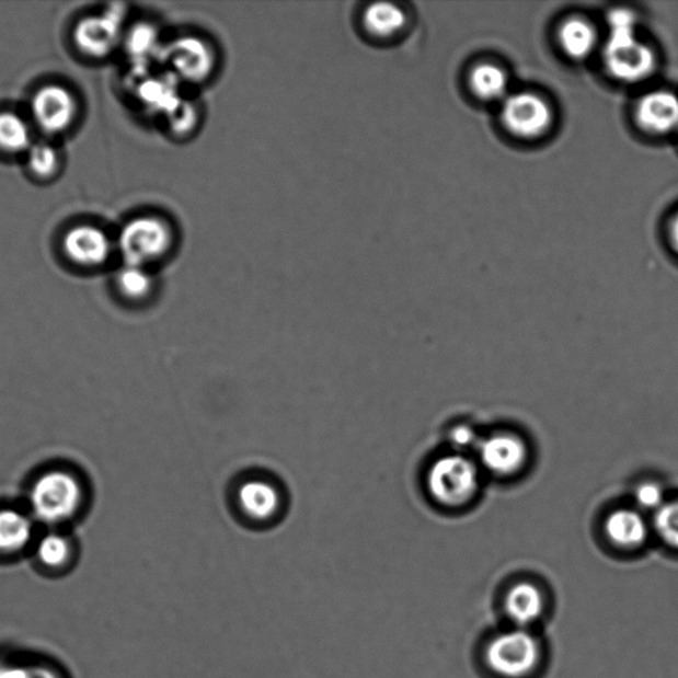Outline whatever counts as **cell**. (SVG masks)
<instances>
[{
  "label": "cell",
  "mask_w": 678,
  "mask_h": 678,
  "mask_svg": "<svg viewBox=\"0 0 678 678\" xmlns=\"http://www.w3.org/2000/svg\"><path fill=\"white\" fill-rule=\"evenodd\" d=\"M175 245L173 225L160 215H142L123 227L118 250L125 264L149 268L166 258Z\"/></svg>",
  "instance_id": "1"
},
{
  "label": "cell",
  "mask_w": 678,
  "mask_h": 678,
  "mask_svg": "<svg viewBox=\"0 0 678 678\" xmlns=\"http://www.w3.org/2000/svg\"><path fill=\"white\" fill-rule=\"evenodd\" d=\"M480 459L487 471L509 476L525 464L526 447L516 436L494 435L481 443Z\"/></svg>",
  "instance_id": "12"
},
{
  "label": "cell",
  "mask_w": 678,
  "mask_h": 678,
  "mask_svg": "<svg viewBox=\"0 0 678 678\" xmlns=\"http://www.w3.org/2000/svg\"><path fill=\"white\" fill-rule=\"evenodd\" d=\"M119 23L112 16H90L82 19L74 30L76 46L87 56L105 57L117 46Z\"/></svg>",
  "instance_id": "13"
},
{
  "label": "cell",
  "mask_w": 678,
  "mask_h": 678,
  "mask_svg": "<svg viewBox=\"0 0 678 678\" xmlns=\"http://www.w3.org/2000/svg\"><path fill=\"white\" fill-rule=\"evenodd\" d=\"M471 85L474 93L483 100H497L505 96L508 90V78L503 69L483 65L473 69Z\"/></svg>",
  "instance_id": "21"
},
{
  "label": "cell",
  "mask_w": 678,
  "mask_h": 678,
  "mask_svg": "<svg viewBox=\"0 0 678 678\" xmlns=\"http://www.w3.org/2000/svg\"><path fill=\"white\" fill-rule=\"evenodd\" d=\"M449 439H451L455 448L466 449L474 446V443H476V434H474L471 427L459 426L452 429Z\"/></svg>",
  "instance_id": "29"
},
{
  "label": "cell",
  "mask_w": 678,
  "mask_h": 678,
  "mask_svg": "<svg viewBox=\"0 0 678 678\" xmlns=\"http://www.w3.org/2000/svg\"><path fill=\"white\" fill-rule=\"evenodd\" d=\"M540 640L530 630L513 629L494 635L485 646L484 660L501 678H525L541 663Z\"/></svg>",
  "instance_id": "3"
},
{
  "label": "cell",
  "mask_w": 678,
  "mask_h": 678,
  "mask_svg": "<svg viewBox=\"0 0 678 678\" xmlns=\"http://www.w3.org/2000/svg\"><path fill=\"white\" fill-rule=\"evenodd\" d=\"M636 117L642 128L655 135H667L678 129V96L668 91L646 94L640 101Z\"/></svg>",
  "instance_id": "14"
},
{
  "label": "cell",
  "mask_w": 678,
  "mask_h": 678,
  "mask_svg": "<svg viewBox=\"0 0 678 678\" xmlns=\"http://www.w3.org/2000/svg\"><path fill=\"white\" fill-rule=\"evenodd\" d=\"M560 42L565 53L573 59H585L595 47L597 35L582 19H568L560 30Z\"/></svg>",
  "instance_id": "20"
},
{
  "label": "cell",
  "mask_w": 678,
  "mask_h": 678,
  "mask_svg": "<svg viewBox=\"0 0 678 678\" xmlns=\"http://www.w3.org/2000/svg\"><path fill=\"white\" fill-rule=\"evenodd\" d=\"M635 498L639 506H642L643 509L658 510L665 504L662 487L651 483L640 485Z\"/></svg>",
  "instance_id": "26"
},
{
  "label": "cell",
  "mask_w": 678,
  "mask_h": 678,
  "mask_svg": "<svg viewBox=\"0 0 678 678\" xmlns=\"http://www.w3.org/2000/svg\"><path fill=\"white\" fill-rule=\"evenodd\" d=\"M547 608L542 589L530 582H519L504 598V612L517 629L530 630L540 622Z\"/></svg>",
  "instance_id": "11"
},
{
  "label": "cell",
  "mask_w": 678,
  "mask_h": 678,
  "mask_svg": "<svg viewBox=\"0 0 678 678\" xmlns=\"http://www.w3.org/2000/svg\"><path fill=\"white\" fill-rule=\"evenodd\" d=\"M427 484L437 503L459 506L468 503L478 491V468L462 456H446L430 467Z\"/></svg>",
  "instance_id": "5"
},
{
  "label": "cell",
  "mask_w": 678,
  "mask_h": 678,
  "mask_svg": "<svg viewBox=\"0 0 678 678\" xmlns=\"http://www.w3.org/2000/svg\"><path fill=\"white\" fill-rule=\"evenodd\" d=\"M34 522L14 508L0 509V554H15L33 540Z\"/></svg>",
  "instance_id": "17"
},
{
  "label": "cell",
  "mask_w": 678,
  "mask_h": 678,
  "mask_svg": "<svg viewBox=\"0 0 678 678\" xmlns=\"http://www.w3.org/2000/svg\"><path fill=\"white\" fill-rule=\"evenodd\" d=\"M33 130L14 112H0V151L4 154H27L33 148Z\"/></svg>",
  "instance_id": "18"
},
{
  "label": "cell",
  "mask_w": 678,
  "mask_h": 678,
  "mask_svg": "<svg viewBox=\"0 0 678 678\" xmlns=\"http://www.w3.org/2000/svg\"><path fill=\"white\" fill-rule=\"evenodd\" d=\"M36 554L43 565L50 568L61 567L72 555V543L66 536L48 533L37 542Z\"/></svg>",
  "instance_id": "23"
},
{
  "label": "cell",
  "mask_w": 678,
  "mask_h": 678,
  "mask_svg": "<svg viewBox=\"0 0 678 678\" xmlns=\"http://www.w3.org/2000/svg\"><path fill=\"white\" fill-rule=\"evenodd\" d=\"M606 535L614 547L633 550L642 547L648 537V525L635 510L622 509L613 512L607 518Z\"/></svg>",
  "instance_id": "16"
},
{
  "label": "cell",
  "mask_w": 678,
  "mask_h": 678,
  "mask_svg": "<svg viewBox=\"0 0 678 678\" xmlns=\"http://www.w3.org/2000/svg\"><path fill=\"white\" fill-rule=\"evenodd\" d=\"M407 23L404 10L395 3L378 2L367 5L363 14L365 34L374 42H389L402 33Z\"/></svg>",
  "instance_id": "15"
},
{
  "label": "cell",
  "mask_w": 678,
  "mask_h": 678,
  "mask_svg": "<svg viewBox=\"0 0 678 678\" xmlns=\"http://www.w3.org/2000/svg\"><path fill=\"white\" fill-rule=\"evenodd\" d=\"M27 168L30 173L39 181H50L59 174L61 168L60 151L54 145L37 142L27 153Z\"/></svg>",
  "instance_id": "22"
},
{
  "label": "cell",
  "mask_w": 678,
  "mask_h": 678,
  "mask_svg": "<svg viewBox=\"0 0 678 678\" xmlns=\"http://www.w3.org/2000/svg\"><path fill=\"white\" fill-rule=\"evenodd\" d=\"M551 111L541 97L531 93H516L506 99L503 122L513 135L533 138L541 136L551 124Z\"/></svg>",
  "instance_id": "10"
},
{
  "label": "cell",
  "mask_w": 678,
  "mask_h": 678,
  "mask_svg": "<svg viewBox=\"0 0 678 678\" xmlns=\"http://www.w3.org/2000/svg\"><path fill=\"white\" fill-rule=\"evenodd\" d=\"M0 678H59L55 671L44 667H16L0 665Z\"/></svg>",
  "instance_id": "27"
},
{
  "label": "cell",
  "mask_w": 678,
  "mask_h": 678,
  "mask_svg": "<svg viewBox=\"0 0 678 678\" xmlns=\"http://www.w3.org/2000/svg\"><path fill=\"white\" fill-rule=\"evenodd\" d=\"M605 61L608 72L614 79L625 82H636L648 78L656 66L654 50L637 41L635 25L610 27V37L605 48Z\"/></svg>",
  "instance_id": "4"
},
{
  "label": "cell",
  "mask_w": 678,
  "mask_h": 678,
  "mask_svg": "<svg viewBox=\"0 0 678 678\" xmlns=\"http://www.w3.org/2000/svg\"><path fill=\"white\" fill-rule=\"evenodd\" d=\"M156 277L149 268L125 264L117 272L116 287L124 299L142 302L150 299L156 290Z\"/></svg>",
  "instance_id": "19"
},
{
  "label": "cell",
  "mask_w": 678,
  "mask_h": 678,
  "mask_svg": "<svg viewBox=\"0 0 678 678\" xmlns=\"http://www.w3.org/2000/svg\"><path fill=\"white\" fill-rule=\"evenodd\" d=\"M62 251L69 262L82 268H99L112 256L113 244L106 232L92 225H79L62 239Z\"/></svg>",
  "instance_id": "9"
},
{
  "label": "cell",
  "mask_w": 678,
  "mask_h": 678,
  "mask_svg": "<svg viewBox=\"0 0 678 678\" xmlns=\"http://www.w3.org/2000/svg\"><path fill=\"white\" fill-rule=\"evenodd\" d=\"M84 486L79 478L65 469H53L36 479L30 503L42 522L56 525L72 519L84 504Z\"/></svg>",
  "instance_id": "2"
},
{
  "label": "cell",
  "mask_w": 678,
  "mask_h": 678,
  "mask_svg": "<svg viewBox=\"0 0 678 678\" xmlns=\"http://www.w3.org/2000/svg\"><path fill=\"white\" fill-rule=\"evenodd\" d=\"M237 506L244 518L255 524L274 522L283 510L284 496L280 487L269 479L250 478L239 484Z\"/></svg>",
  "instance_id": "8"
},
{
  "label": "cell",
  "mask_w": 678,
  "mask_h": 678,
  "mask_svg": "<svg viewBox=\"0 0 678 678\" xmlns=\"http://www.w3.org/2000/svg\"><path fill=\"white\" fill-rule=\"evenodd\" d=\"M174 117H171V125L176 128L182 135L193 130V126L196 124V107L188 101L182 100L176 104L173 110L170 111Z\"/></svg>",
  "instance_id": "25"
},
{
  "label": "cell",
  "mask_w": 678,
  "mask_h": 678,
  "mask_svg": "<svg viewBox=\"0 0 678 678\" xmlns=\"http://www.w3.org/2000/svg\"><path fill=\"white\" fill-rule=\"evenodd\" d=\"M164 57H166L169 74L188 84L196 85L206 82L217 67V53L212 44L199 36L180 37L171 44Z\"/></svg>",
  "instance_id": "6"
},
{
  "label": "cell",
  "mask_w": 678,
  "mask_h": 678,
  "mask_svg": "<svg viewBox=\"0 0 678 678\" xmlns=\"http://www.w3.org/2000/svg\"><path fill=\"white\" fill-rule=\"evenodd\" d=\"M79 111L78 97L60 84L39 88L31 101V113L37 128L49 136L71 129L79 117Z\"/></svg>",
  "instance_id": "7"
},
{
  "label": "cell",
  "mask_w": 678,
  "mask_h": 678,
  "mask_svg": "<svg viewBox=\"0 0 678 678\" xmlns=\"http://www.w3.org/2000/svg\"><path fill=\"white\" fill-rule=\"evenodd\" d=\"M157 34L153 27L141 25L131 34V48L135 53L145 54L156 47Z\"/></svg>",
  "instance_id": "28"
},
{
  "label": "cell",
  "mask_w": 678,
  "mask_h": 678,
  "mask_svg": "<svg viewBox=\"0 0 678 678\" xmlns=\"http://www.w3.org/2000/svg\"><path fill=\"white\" fill-rule=\"evenodd\" d=\"M670 239L671 244H674L675 250L678 252V212L670 225Z\"/></svg>",
  "instance_id": "30"
},
{
  "label": "cell",
  "mask_w": 678,
  "mask_h": 678,
  "mask_svg": "<svg viewBox=\"0 0 678 678\" xmlns=\"http://www.w3.org/2000/svg\"><path fill=\"white\" fill-rule=\"evenodd\" d=\"M654 525L662 541L669 548L678 550V501L665 503L656 510Z\"/></svg>",
  "instance_id": "24"
}]
</instances>
